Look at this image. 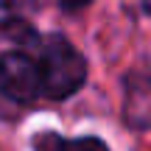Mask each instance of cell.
<instances>
[{"mask_svg": "<svg viewBox=\"0 0 151 151\" xmlns=\"http://www.w3.org/2000/svg\"><path fill=\"white\" fill-rule=\"evenodd\" d=\"M25 50H31L39 65L45 101L62 104L84 90L90 78V62L65 31H42Z\"/></svg>", "mask_w": 151, "mask_h": 151, "instance_id": "6da1fadb", "label": "cell"}, {"mask_svg": "<svg viewBox=\"0 0 151 151\" xmlns=\"http://www.w3.org/2000/svg\"><path fill=\"white\" fill-rule=\"evenodd\" d=\"M0 95L17 106H31L45 98L42 73L31 50L9 48L0 53Z\"/></svg>", "mask_w": 151, "mask_h": 151, "instance_id": "7a4b0ae2", "label": "cell"}, {"mask_svg": "<svg viewBox=\"0 0 151 151\" xmlns=\"http://www.w3.org/2000/svg\"><path fill=\"white\" fill-rule=\"evenodd\" d=\"M123 87V115L126 129L132 132H151V73L148 70H126L120 78Z\"/></svg>", "mask_w": 151, "mask_h": 151, "instance_id": "3957f363", "label": "cell"}, {"mask_svg": "<svg viewBox=\"0 0 151 151\" xmlns=\"http://www.w3.org/2000/svg\"><path fill=\"white\" fill-rule=\"evenodd\" d=\"M28 148L31 151H112L109 143L98 134H78L65 137L53 129H37L28 134Z\"/></svg>", "mask_w": 151, "mask_h": 151, "instance_id": "277c9868", "label": "cell"}, {"mask_svg": "<svg viewBox=\"0 0 151 151\" xmlns=\"http://www.w3.org/2000/svg\"><path fill=\"white\" fill-rule=\"evenodd\" d=\"M39 28L22 14L20 6H11V3H0V37L11 39L17 48H31L39 37Z\"/></svg>", "mask_w": 151, "mask_h": 151, "instance_id": "5b68a950", "label": "cell"}, {"mask_svg": "<svg viewBox=\"0 0 151 151\" xmlns=\"http://www.w3.org/2000/svg\"><path fill=\"white\" fill-rule=\"evenodd\" d=\"M87 6H90V3H62L59 9H62V11H67V14H73V11H84Z\"/></svg>", "mask_w": 151, "mask_h": 151, "instance_id": "8992f818", "label": "cell"}]
</instances>
